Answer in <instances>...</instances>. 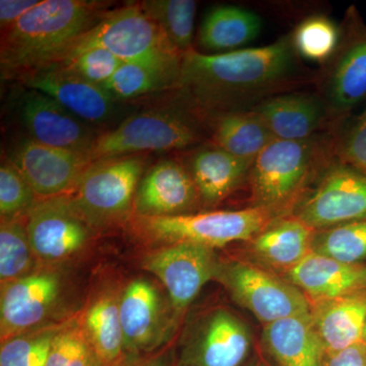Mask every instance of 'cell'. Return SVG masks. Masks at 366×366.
<instances>
[{
	"label": "cell",
	"instance_id": "8",
	"mask_svg": "<svg viewBox=\"0 0 366 366\" xmlns=\"http://www.w3.org/2000/svg\"><path fill=\"white\" fill-rule=\"evenodd\" d=\"M92 47L105 48L124 62L182 61L183 57L139 4L106 13L62 57Z\"/></svg>",
	"mask_w": 366,
	"mask_h": 366
},
{
	"label": "cell",
	"instance_id": "41",
	"mask_svg": "<svg viewBox=\"0 0 366 366\" xmlns=\"http://www.w3.org/2000/svg\"><path fill=\"white\" fill-rule=\"evenodd\" d=\"M122 366H171V361L169 354L161 351L139 357H129Z\"/></svg>",
	"mask_w": 366,
	"mask_h": 366
},
{
	"label": "cell",
	"instance_id": "43",
	"mask_svg": "<svg viewBox=\"0 0 366 366\" xmlns=\"http://www.w3.org/2000/svg\"><path fill=\"white\" fill-rule=\"evenodd\" d=\"M362 342L363 344H365V347H366V324H365V330H363V335H362Z\"/></svg>",
	"mask_w": 366,
	"mask_h": 366
},
{
	"label": "cell",
	"instance_id": "27",
	"mask_svg": "<svg viewBox=\"0 0 366 366\" xmlns=\"http://www.w3.org/2000/svg\"><path fill=\"white\" fill-rule=\"evenodd\" d=\"M315 233L295 217L278 219L250 240V249L262 262L289 271L312 252Z\"/></svg>",
	"mask_w": 366,
	"mask_h": 366
},
{
	"label": "cell",
	"instance_id": "24",
	"mask_svg": "<svg viewBox=\"0 0 366 366\" xmlns=\"http://www.w3.org/2000/svg\"><path fill=\"white\" fill-rule=\"evenodd\" d=\"M252 162L211 144L190 156L187 169L201 201L207 206H215L249 180Z\"/></svg>",
	"mask_w": 366,
	"mask_h": 366
},
{
	"label": "cell",
	"instance_id": "20",
	"mask_svg": "<svg viewBox=\"0 0 366 366\" xmlns=\"http://www.w3.org/2000/svg\"><path fill=\"white\" fill-rule=\"evenodd\" d=\"M274 139L302 141L317 134L329 119L322 96L307 93L274 95L252 107Z\"/></svg>",
	"mask_w": 366,
	"mask_h": 366
},
{
	"label": "cell",
	"instance_id": "16",
	"mask_svg": "<svg viewBox=\"0 0 366 366\" xmlns=\"http://www.w3.org/2000/svg\"><path fill=\"white\" fill-rule=\"evenodd\" d=\"M9 159L39 199L71 194L92 163L86 154L46 146L30 137L14 144Z\"/></svg>",
	"mask_w": 366,
	"mask_h": 366
},
{
	"label": "cell",
	"instance_id": "3",
	"mask_svg": "<svg viewBox=\"0 0 366 366\" xmlns=\"http://www.w3.org/2000/svg\"><path fill=\"white\" fill-rule=\"evenodd\" d=\"M335 158L334 137L315 134L302 141L274 139L252 162V203L274 217L295 209L307 185Z\"/></svg>",
	"mask_w": 366,
	"mask_h": 366
},
{
	"label": "cell",
	"instance_id": "18",
	"mask_svg": "<svg viewBox=\"0 0 366 366\" xmlns=\"http://www.w3.org/2000/svg\"><path fill=\"white\" fill-rule=\"evenodd\" d=\"M20 79L26 88L54 99L86 124H103L117 112V101L103 86L86 81L60 64L29 72Z\"/></svg>",
	"mask_w": 366,
	"mask_h": 366
},
{
	"label": "cell",
	"instance_id": "34",
	"mask_svg": "<svg viewBox=\"0 0 366 366\" xmlns=\"http://www.w3.org/2000/svg\"><path fill=\"white\" fill-rule=\"evenodd\" d=\"M67 320L46 325L1 342L0 366H45L53 339Z\"/></svg>",
	"mask_w": 366,
	"mask_h": 366
},
{
	"label": "cell",
	"instance_id": "19",
	"mask_svg": "<svg viewBox=\"0 0 366 366\" xmlns=\"http://www.w3.org/2000/svg\"><path fill=\"white\" fill-rule=\"evenodd\" d=\"M201 201L189 169L175 160L156 163L142 178L134 197L137 217L192 214Z\"/></svg>",
	"mask_w": 366,
	"mask_h": 366
},
{
	"label": "cell",
	"instance_id": "36",
	"mask_svg": "<svg viewBox=\"0 0 366 366\" xmlns=\"http://www.w3.org/2000/svg\"><path fill=\"white\" fill-rule=\"evenodd\" d=\"M14 164L6 159L0 167V215L1 219L24 218L39 201Z\"/></svg>",
	"mask_w": 366,
	"mask_h": 366
},
{
	"label": "cell",
	"instance_id": "21",
	"mask_svg": "<svg viewBox=\"0 0 366 366\" xmlns=\"http://www.w3.org/2000/svg\"><path fill=\"white\" fill-rule=\"evenodd\" d=\"M287 276L290 283L315 302L366 290L365 264H347L314 252L289 269Z\"/></svg>",
	"mask_w": 366,
	"mask_h": 366
},
{
	"label": "cell",
	"instance_id": "4",
	"mask_svg": "<svg viewBox=\"0 0 366 366\" xmlns=\"http://www.w3.org/2000/svg\"><path fill=\"white\" fill-rule=\"evenodd\" d=\"M207 132L204 120L180 103L154 108L99 134L88 156L94 162L146 152L184 150L203 141Z\"/></svg>",
	"mask_w": 366,
	"mask_h": 366
},
{
	"label": "cell",
	"instance_id": "2",
	"mask_svg": "<svg viewBox=\"0 0 366 366\" xmlns=\"http://www.w3.org/2000/svg\"><path fill=\"white\" fill-rule=\"evenodd\" d=\"M103 1L43 0L1 33L4 78H19L59 61L107 11Z\"/></svg>",
	"mask_w": 366,
	"mask_h": 366
},
{
	"label": "cell",
	"instance_id": "28",
	"mask_svg": "<svg viewBox=\"0 0 366 366\" xmlns=\"http://www.w3.org/2000/svg\"><path fill=\"white\" fill-rule=\"evenodd\" d=\"M262 28L261 16L254 11L235 6H219L204 16L199 42L208 51H235L257 39Z\"/></svg>",
	"mask_w": 366,
	"mask_h": 366
},
{
	"label": "cell",
	"instance_id": "39",
	"mask_svg": "<svg viewBox=\"0 0 366 366\" xmlns=\"http://www.w3.org/2000/svg\"><path fill=\"white\" fill-rule=\"evenodd\" d=\"M39 2V0H1L0 1L1 32L14 26Z\"/></svg>",
	"mask_w": 366,
	"mask_h": 366
},
{
	"label": "cell",
	"instance_id": "22",
	"mask_svg": "<svg viewBox=\"0 0 366 366\" xmlns=\"http://www.w3.org/2000/svg\"><path fill=\"white\" fill-rule=\"evenodd\" d=\"M120 290L107 287L95 293L76 315L102 366H122L127 360L119 315Z\"/></svg>",
	"mask_w": 366,
	"mask_h": 366
},
{
	"label": "cell",
	"instance_id": "30",
	"mask_svg": "<svg viewBox=\"0 0 366 366\" xmlns=\"http://www.w3.org/2000/svg\"><path fill=\"white\" fill-rule=\"evenodd\" d=\"M144 13L155 21L178 52L194 49L197 2L194 0H144L139 2Z\"/></svg>",
	"mask_w": 366,
	"mask_h": 366
},
{
	"label": "cell",
	"instance_id": "17",
	"mask_svg": "<svg viewBox=\"0 0 366 366\" xmlns=\"http://www.w3.org/2000/svg\"><path fill=\"white\" fill-rule=\"evenodd\" d=\"M18 108L29 137L46 146L88 155L99 136L89 124L39 91L29 89Z\"/></svg>",
	"mask_w": 366,
	"mask_h": 366
},
{
	"label": "cell",
	"instance_id": "9",
	"mask_svg": "<svg viewBox=\"0 0 366 366\" xmlns=\"http://www.w3.org/2000/svg\"><path fill=\"white\" fill-rule=\"evenodd\" d=\"M29 240L38 262L62 266L88 249L98 232L71 194L39 199L26 217Z\"/></svg>",
	"mask_w": 366,
	"mask_h": 366
},
{
	"label": "cell",
	"instance_id": "37",
	"mask_svg": "<svg viewBox=\"0 0 366 366\" xmlns=\"http://www.w3.org/2000/svg\"><path fill=\"white\" fill-rule=\"evenodd\" d=\"M124 62L105 48L92 47L69 53L56 64L66 67L90 83L103 86Z\"/></svg>",
	"mask_w": 366,
	"mask_h": 366
},
{
	"label": "cell",
	"instance_id": "38",
	"mask_svg": "<svg viewBox=\"0 0 366 366\" xmlns=\"http://www.w3.org/2000/svg\"><path fill=\"white\" fill-rule=\"evenodd\" d=\"M335 157L366 177V107L337 127Z\"/></svg>",
	"mask_w": 366,
	"mask_h": 366
},
{
	"label": "cell",
	"instance_id": "13",
	"mask_svg": "<svg viewBox=\"0 0 366 366\" xmlns=\"http://www.w3.org/2000/svg\"><path fill=\"white\" fill-rule=\"evenodd\" d=\"M219 264L215 249L187 242L158 247L141 262L142 269L157 277L167 291L174 317L189 307L209 281L215 280Z\"/></svg>",
	"mask_w": 366,
	"mask_h": 366
},
{
	"label": "cell",
	"instance_id": "14",
	"mask_svg": "<svg viewBox=\"0 0 366 366\" xmlns=\"http://www.w3.org/2000/svg\"><path fill=\"white\" fill-rule=\"evenodd\" d=\"M252 349V334L244 322L227 310L216 308L190 330L172 365L247 366Z\"/></svg>",
	"mask_w": 366,
	"mask_h": 366
},
{
	"label": "cell",
	"instance_id": "23",
	"mask_svg": "<svg viewBox=\"0 0 366 366\" xmlns=\"http://www.w3.org/2000/svg\"><path fill=\"white\" fill-rule=\"evenodd\" d=\"M262 343L278 366H322L326 356L312 314L266 325Z\"/></svg>",
	"mask_w": 366,
	"mask_h": 366
},
{
	"label": "cell",
	"instance_id": "7",
	"mask_svg": "<svg viewBox=\"0 0 366 366\" xmlns=\"http://www.w3.org/2000/svg\"><path fill=\"white\" fill-rule=\"evenodd\" d=\"M69 293V280L66 269L51 264H41L32 273L1 284V342L57 322L55 319L61 312Z\"/></svg>",
	"mask_w": 366,
	"mask_h": 366
},
{
	"label": "cell",
	"instance_id": "12",
	"mask_svg": "<svg viewBox=\"0 0 366 366\" xmlns=\"http://www.w3.org/2000/svg\"><path fill=\"white\" fill-rule=\"evenodd\" d=\"M327 64L320 96L338 127L366 99V25L355 7L347 11L340 45Z\"/></svg>",
	"mask_w": 366,
	"mask_h": 366
},
{
	"label": "cell",
	"instance_id": "33",
	"mask_svg": "<svg viewBox=\"0 0 366 366\" xmlns=\"http://www.w3.org/2000/svg\"><path fill=\"white\" fill-rule=\"evenodd\" d=\"M312 252L347 264L366 259V218L315 231Z\"/></svg>",
	"mask_w": 366,
	"mask_h": 366
},
{
	"label": "cell",
	"instance_id": "15",
	"mask_svg": "<svg viewBox=\"0 0 366 366\" xmlns=\"http://www.w3.org/2000/svg\"><path fill=\"white\" fill-rule=\"evenodd\" d=\"M119 315L127 357L157 352L174 320L168 317L157 286L144 278L134 279L120 290Z\"/></svg>",
	"mask_w": 366,
	"mask_h": 366
},
{
	"label": "cell",
	"instance_id": "32",
	"mask_svg": "<svg viewBox=\"0 0 366 366\" xmlns=\"http://www.w3.org/2000/svg\"><path fill=\"white\" fill-rule=\"evenodd\" d=\"M291 35L298 56L317 64H327L340 45L342 26L326 16L315 14L301 21Z\"/></svg>",
	"mask_w": 366,
	"mask_h": 366
},
{
	"label": "cell",
	"instance_id": "31",
	"mask_svg": "<svg viewBox=\"0 0 366 366\" xmlns=\"http://www.w3.org/2000/svg\"><path fill=\"white\" fill-rule=\"evenodd\" d=\"M34 254L26 217L16 219H1L0 225V282L16 280L32 273L40 266Z\"/></svg>",
	"mask_w": 366,
	"mask_h": 366
},
{
	"label": "cell",
	"instance_id": "10",
	"mask_svg": "<svg viewBox=\"0 0 366 366\" xmlns=\"http://www.w3.org/2000/svg\"><path fill=\"white\" fill-rule=\"evenodd\" d=\"M215 280L264 324L312 314L310 300L300 289L247 262H220Z\"/></svg>",
	"mask_w": 366,
	"mask_h": 366
},
{
	"label": "cell",
	"instance_id": "25",
	"mask_svg": "<svg viewBox=\"0 0 366 366\" xmlns=\"http://www.w3.org/2000/svg\"><path fill=\"white\" fill-rule=\"evenodd\" d=\"M312 317L326 353L343 350L362 341L366 324V290L315 302Z\"/></svg>",
	"mask_w": 366,
	"mask_h": 366
},
{
	"label": "cell",
	"instance_id": "35",
	"mask_svg": "<svg viewBox=\"0 0 366 366\" xmlns=\"http://www.w3.org/2000/svg\"><path fill=\"white\" fill-rule=\"evenodd\" d=\"M45 366H102L76 317H69L53 339Z\"/></svg>",
	"mask_w": 366,
	"mask_h": 366
},
{
	"label": "cell",
	"instance_id": "40",
	"mask_svg": "<svg viewBox=\"0 0 366 366\" xmlns=\"http://www.w3.org/2000/svg\"><path fill=\"white\" fill-rule=\"evenodd\" d=\"M322 366H366V347L360 342L343 350L326 353Z\"/></svg>",
	"mask_w": 366,
	"mask_h": 366
},
{
	"label": "cell",
	"instance_id": "5",
	"mask_svg": "<svg viewBox=\"0 0 366 366\" xmlns=\"http://www.w3.org/2000/svg\"><path fill=\"white\" fill-rule=\"evenodd\" d=\"M274 220L269 212L250 207L237 211L137 217L134 225L142 237L159 247L187 242L215 249L230 243L254 239Z\"/></svg>",
	"mask_w": 366,
	"mask_h": 366
},
{
	"label": "cell",
	"instance_id": "1",
	"mask_svg": "<svg viewBox=\"0 0 366 366\" xmlns=\"http://www.w3.org/2000/svg\"><path fill=\"white\" fill-rule=\"evenodd\" d=\"M292 35L261 47L204 54L192 49L182 57L175 91L180 104L207 118L250 110L287 89L298 76Z\"/></svg>",
	"mask_w": 366,
	"mask_h": 366
},
{
	"label": "cell",
	"instance_id": "29",
	"mask_svg": "<svg viewBox=\"0 0 366 366\" xmlns=\"http://www.w3.org/2000/svg\"><path fill=\"white\" fill-rule=\"evenodd\" d=\"M182 61H125L103 86L117 101L141 97L158 91L175 90L182 74Z\"/></svg>",
	"mask_w": 366,
	"mask_h": 366
},
{
	"label": "cell",
	"instance_id": "6",
	"mask_svg": "<svg viewBox=\"0 0 366 366\" xmlns=\"http://www.w3.org/2000/svg\"><path fill=\"white\" fill-rule=\"evenodd\" d=\"M146 163L144 154H136L101 159L86 168L71 196L94 228L117 225L131 217Z\"/></svg>",
	"mask_w": 366,
	"mask_h": 366
},
{
	"label": "cell",
	"instance_id": "42",
	"mask_svg": "<svg viewBox=\"0 0 366 366\" xmlns=\"http://www.w3.org/2000/svg\"><path fill=\"white\" fill-rule=\"evenodd\" d=\"M249 366H269L266 361L262 360H254Z\"/></svg>",
	"mask_w": 366,
	"mask_h": 366
},
{
	"label": "cell",
	"instance_id": "44",
	"mask_svg": "<svg viewBox=\"0 0 366 366\" xmlns=\"http://www.w3.org/2000/svg\"><path fill=\"white\" fill-rule=\"evenodd\" d=\"M171 366H173V365H172V363H171Z\"/></svg>",
	"mask_w": 366,
	"mask_h": 366
},
{
	"label": "cell",
	"instance_id": "26",
	"mask_svg": "<svg viewBox=\"0 0 366 366\" xmlns=\"http://www.w3.org/2000/svg\"><path fill=\"white\" fill-rule=\"evenodd\" d=\"M204 122L213 146L245 160L254 161L274 139L252 110L220 113Z\"/></svg>",
	"mask_w": 366,
	"mask_h": 366
},
{
	"label": "cell",
	"instance_id": "11",
	"mask_svg": "<svg viewBox=\"0 0 366 366\" xmlns=\"http://www.w3.org/2000/svg\"><path fill=\"white\" fill-rule=\"evenodd\" d=\"M295 218L315 231L366 218V177L336 157L296 204Z\"/></svg>",
	"mask_w": 366,
	"mask_h": 366
}]
</instances>
